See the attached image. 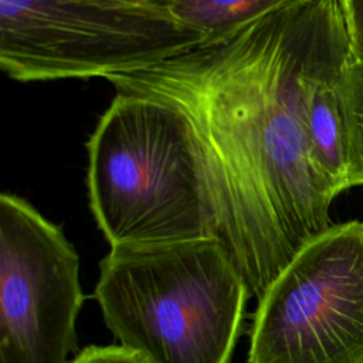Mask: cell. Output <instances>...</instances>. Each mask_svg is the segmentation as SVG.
Returning a JSON list of instances; mask_svg holds the SVG:
<instances>
[{
	"label": "cell",
	"mask_w": 363,
	"mask_h": 363,
	"mask_svg": "<svg viewBox=\"0 0 363 363\" xmlns=\"http://www.w3.org/2000/svg\"><path fill=\"white\" fill-rule=\"evenodd\" d=\"M248 363H363V221L333 224L272 279Z\"/></svg>",
	"instance_id": "cell-5"
},
{
	"label": "cell",
	"mask_w": 363,
	"mask_h": 363,
	"mask_svg": "<svg viewBox=\"0 0 363 363\" xmlns=\"http://www.w3.org/2000/svg\"><path fill=\"white\" fill-rule=\"evenodd\" d=\"M145 3H149V4H153V6H157V7H163V9H169L172 6L173 1L176 0H142Z\"/></svg>",
	"instance_id": "cell-12"
},
{
	"label": "cell",
	"mask_w": 363,
	"mask_h": 363,
	"mask_svg": "<svg viewBox=\"0 0 363 363\" xmlns=\"http://www.w3.org/2000/svg\"><path fill=\"white\" fill-rule=\"evenodd\" d=\"M69 363H147L140 354L121 346H86Z\"/></svg>",
	"instance_id": "cell-10"
},
{
	"label": "cell",
	"mask_w": 363,
	"mask_h": 363,
	"mask_svg": "<svg viewBox=\"0 0 363 363\" xmlns=\"http://www.w3.org/2000/svg\"><path fill=\"white\" fill-rule=\"evenodd\" d=\"M298 0H176L169 11L210 37L234 31Z\"/></svg>",
	"instance_id": "cell-8"
},
{
	"label": "cell",
	"mask_w": 363,
	"mask_h": 363,
	"mask_svg": "<svg viewBox=\"0 0 363 363\" xmlns=\"http://www.w3.org/2000/svg\"><path fill=\"white\" fill-rule=\"evenodd\" d=\"M353 50L363 54V0H340Z\"/></svg>",
	"instance_id": "cell-11"
},
{
	"label": "cell",
	"mask_w": 363,
	"mask_h": 363,
	"mask_svg": "<svg viewBox=\"0 0 363 363\" xmlns=\"http://www.w3.org/2000/svg\"><path fill=\"white\" fill-rule=\"evenodd\" d=\"M250 296L216 238L111 247L94 291L109 332L147 363H230Z\"/></svg>",
	"instance_id": "cell-2"
},
{
	"label": "cell",
	"mask_w": 363,
	"mask_h": 363,
	"mask_svg": "<svg viewBox=\"0 0 363 363\" xmlns=\"http://www.w3.org/2000/svg\"><path fill=\"white\" fill-rule=\"evenodd\" d=\"M84 302L79 255L27 200L0 196V363H69Z\"/></svg>",
	"instance_id": "cell-6"
},
{
	"label": "cell",
	"mask_w": 363,
	"mask_h": 363,
	"mask_svg": "<svg viewBox=\"0 0 363 363\" xmlns=\"http://www.w3.org/2000/svg\"><path fill=\"white\" fill-rule=\"evenodd\" d=\"M342 91L349 133L353 187L363 186V54L354 50L343 77Z\"/></svg>",
	"instance_id": "cell-9"
},
{
	"label": "cell",
	"mask_w": 363,
	"mask_h": 363,
	"mask_svg": "<svg viewBox=\"0 0 363 363\" xmlns=\"http://www.w3.org/2000/svg\"><path fill=\"white\" fill-rule=\"evenodd\" d=\"M352 55L353 50L326 64L309 82L305 101V122L312 160L336 194L353 187L342 91Z\"/></svg>",
	"instance_id": "cell-7"
},
{
	"label": "cell",
	"mask_w": 363,
	"mask_h": 363,
	"mask_svg": "<svg viewBox=\"0 0 363 363\" xmlns=\"http://www.w3.org/2000/svg\"><path fill=\"white\" fill-rule=\"evenodd\" d=\"M353 50L340 0H298L160 62L106 79L184 121L211 238L259 298L298 250L332 227L336 191L309 150L312 78Z\"/></svg>",
	"instance_id": "cell-1"
},
{
	"label": "cell",
	"mask_w": 363,
	"mask_h": 363,
	"mask_svg": "<svg viewBox=\"0 0 363 363\" xmlns=\"http://www.w3.org/2000/svg\"><path fill=\"white\" fill-rule=\"evenodd\" d=\"M86 150L89 208L111 247L211 238L177 111L116 94Z\"/></svg>",
	"instance_id": "cell-3"
},
{
	"label": "cell",
	"mask_w": 363,
	"mask_h": 363,
	"mask_svg": "<svg viewBox=\"0 0 363 363\" xmlns=\"http://www.w3.org/2000/svg\"><path fill=\"white\" fill-rule=\"evenodd\" d=\"M206 38L142 0H0V67L20 82L108 78Z\"/></svg>",
	"instance_id": "cell-4"
}]
</instances>
